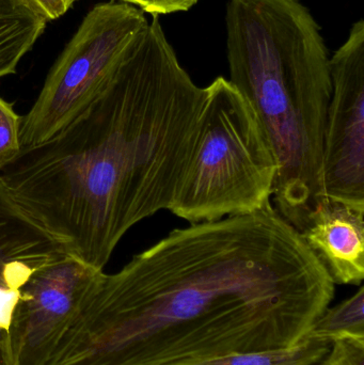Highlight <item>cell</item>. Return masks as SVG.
I'll return each mask as SVG.
<instances>
[{
	"label": "cell",
	"instance_id": "5b68a950",
	"mask_svg": "<svg viewBox=\"0 0 364 365\" xmlns=\"http://www.w3.org/2000/svg\"><path fill=\"white\" fill-rule=\"evenodd\" d=\"M147 23L141 9L120 0L100 2L89 11L21 117L23 149L51 140L89 107Z\"/></svg>",
	"mask_w": 364,
	"mask_h": 365
},
{
	"label": "cell",
	"instance_id": "3957f363",
	"mask_svg": "<svg viewBox=\"0 0 364 365\" xmlns=\"http://www.w3.org/2000/svg\"><path fill=\"white\" fill-rule=\"evenodd\" d=\"M230 81L254 107L277 160L274 203L297 231L325 197L323 139L331 102L328 49L298 0H229Z\"/></svg>",
	"mask_w": 364,
	"mask_h": 365
},
{
	"label": "cell",
	"instance_id": "30bf717a",
	"mask_svg": "<svg viewBox=\"0 0 364 365\" xmlns=\"http://www.w3.org/2000/svg\"><path fill=\"white\" fill-rule=\"evenodd\" d=\"M47 23L30 0H0V79L16 73Z\"/></svg>",
	"mask_w": 364,
	"mask_h": 365
},
{
	"label": "cell",
	"instance_id": "e0dca14e",
	"mask_svg": "<svg viewBox=\"0 0 364 365\" xmlns=\"http://www.w3.org/2000/svg\"><path fill=\"white\" fill-rule=\"evenodd\" d=\"M120 1L128 2V0H120Z\"/></svg>",
	"mask_w": 364,
	"mask_h": 365
},
{
	"label": "cell",
	"instance_id": "7c38bea8",
	"mask_svg": "<svg viewBox=\"0 0 364 365\" xmlns=\"http://www.w3.org/2000/svg\"><path fill=\"white\" fill-rule=\"evenodd\" d=\"M364 287L333 308H327L306 334L333 342L338 339H364Z\"/></svg>",
	"mask_w": 364,
	"mask_h": 365
},
{
	"label": "cell",
	"instance_id": "ba28073f",
	"mask_svg": "<svg viewBox=\"0 0 364 365\" xmlns=\"http://www.w3.org/2000/svg\"><path fill=\"white\" fill-rule=\"evenodd\" d=\"M68 255L0 180V365H15L10 329L21 289L34 272Z\"/></svg>",
	"mask_w": 364,
	"mask_h": 365
},
{
	"label": "cell",
	"instance_id": "8992f818",
	"mask_svg": "<svg viewBox=\"0 0 364 365\" xmlns=\"http://www.w3.org/2000/svg\"><path fill=\"white\" fill-rule=\"evenodd\" d=\"M331 102L323 139L325 197L364 203V21L329 60Z\"/></svg>",
	"mask_w": 364,
	"mask_h": 365
},
{
	"label": "cell",
	"instance_id": "5bb4252c",
	"mask_svg": "<svg viewBox=\"0 0 364 365\" xmlns=\"http://www.w3.org/2000/svg\"><path fill=\"white\" fill-rule=\"evenodd\" d=\"M327 365H364V339L342 338L333 341Z\"/></svg>",
	"mask_w": 364,
	"mask_h": 365
},
{
	"label": "cell",
	"instance_id": "ac0fdd59",
	"mask_svg": "<svg viewBox=\"0 0 364 365\" xmlns=\"http://www.w3.org/2000/svg\"><path fill=\"white\" fill-rule=\"evenodd\" d=\"M323 365H327V361H326V362H325V364H323Z\"/></svg>",
	"mask_w": 364,
	"mask_h": 365
},
{
	"label": "cell",
	"instance_id": "9c48e42d",
	"mask_svg": "<svg viewBox=\"0 0 364 365\" xmlns=\"http://www.w3.org/2000/svg\"><path fill=\"white\" fill-rule=\"evenodd\" d=\"M298 233L335 285L363 284L364 203L324 197Z\"/></svg>",
	"mask_w": 364,
	"mask_h": 365
},
{
	"label": "cell",
	"instance_id": "2e32d148",
	"mask_svg": "<svg viewBox=\"0 0 364 365\" xmlns=\"http://www.w3.org/2000/svg\"><path fill=\"white\" fill-rule=\"evenodd\" d=\"M36 9L46 17L53 21L66 14L77 0H30Z\"/></svg>",
	"mask_w": 364,
	"mask_h": 365
},
{
	"label": "cell",
	"instance_id": "6da1fadb",
	"mask_svg": "<svg viewBox=\"0 0 364 365\" xmlns=\"http://www.w3.org/2000/svg\"><path fill=\"white\" fill-rule=\"evenodd\" d=\"M333 296L271 203L173 230L104 274L45 365H179L288 349Z\"/></svg>",
	"mask_w": 364,
	"mask_h": 365
},
{
	"label": "cell",
	"instance_id": "277c9868",
	"mask_svg": "<svg viewBox=\"0 0 364 365\" xmlns=\"http://www.w3.org/2000/svg\"><path fill=\"white\" fill-rule=\"evenodd\" d=\"M198 136L170 210L189 225L271 203L277 160L258 113L224 77L207 87Z\"/></svg>",
	"mask_w": 364,
	"mask_h": 365
},
{
	"label": "cell",
	"instance_id": "4fadbf2b",
	"mask_svg": "<svg viewBox=\"0 0 364 365\" xmlns=\"http://www.w3.org/2000/svg\"><path fill=\"white\" fill-rule=\"evenodd\" d=\"M21 117L0 96V173L21 154Z\"/></svg>",
	"mask_w": 364,
	"mask_h": 365
},
{
	"label": "cell",
	"instance_id": "8fae6325",
	"mask_svg": "<svg viewBox=\"0 0 364 365\" xmlns=\"http://www.w3.org/2000/svg\"><path fill=\"white\" fill-rule=\"evenodd\" d=\"M333 342L306 336L288 349L231 354L204 361L179 365H323L328 359Z\"/></svg>",
	"mask_w": 364,
	"mask_h": 365
},
{
	"label": "cell",
	"instance_id": "7a4b0ae2",
	"mask_svg": "<svg viewBox=\"0 0 364 365\" xmlns=\"http://www.w3.org/2000/svg\"><path fill=\"white\" fill-rule=\"evenodd\" d=\"M152 16L89 107L0 173L24 210L98 269L134 225L170 208L207 101Z\"/></svg>",
	"mask_w": 364,
	"mask_h": 365
},
{
	"label": "cell",
	"instance_id": "9a60e30c",
	"mask_svg": "<svg viewBox=\"0 0 364 365\" xmlns=\"http://www.w3.org/2000/svg\"><path fill=\"white\" fill-rule=\"evenodd\" d=\"M199 0H128L145 13L152 15L170 14V13L188 11Z\"/></svg>",
	"mask_w": 364,
	"mask_h": 365
},
{
	"label": "cell",
	"instance_id": "52a82bcc",
	"mask_svg": "<svg viewBox=\"0 0 364 365\" xmlns=\"http://www.w3.org/2000/svg\"><path fill=\"white\" fill-rule=\"evenodd\" d=\"M104 274L72 255L34 272L13 313L10 336L15 365L46 364Z\"/></svg>",
	"mask_w": 364,
	"mask_h": 365
}]
</instances>
